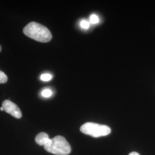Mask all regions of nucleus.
<instances>
[{
  "label": "nucleus",
  "instance_id": "obj_6",
  "mask_svg": "<svg viewBox=\"0 0 155 155\" xmlns=\"http://www.w3.org/2000/svg\"><path fill=\"white\" fill-rule=\"evenodd\" d=\"M52 92L50 89H45L41 92L42 96L45 98H49L52 95Z\"/></svg>",
  "mask_w": 155,
  "mask_h": 155
},
{
  "label": "nucleus",
  "instance_id": "obj_13",
  "mask_svg": "<svg viewBox=\"0 0 155 155\" xmlns=\"http://www.w3.org/2000/svg\"><path fill=\"white\" fill-rule=\"evenodd\" d=\"M1 50H2V48H1V46L0 45V52L1 51Z\"/></svg>",
  "mask_w": 155,
  "mask_h": 155
},
{
  "label": "nucleus",
  "instance_id": "obj_7",
  "mask_svg": "<svg viewBox=\"0 0 155 155\" xmlns=\"http://www.w3.org/2000/svg\"><path fill=\"white\" fill-rule=\"evenodd\" d=\"M8 81V77L5 74L0 70V83H5Z\"/></svg>",
  "mask_w": 155,
  "mask_h": 155
},
{
  "label": "nucleus",
  "instance_id": "obj_10",
  "mask_svg": "<svg viewBox=\"0 0 155 155\" xmlns=\"http://www.w3.org/2000/svg\"><path fill=\"white\" fill-rule=\"evenodd\" d=\"M80 24H81V26L82 28L86 29H88L89 28V27H90V23L88 21H86V20L82 21L81 22Z\"/></svg>",
  "mask_w": 155,
  "mask_h": 155
},
{
  "label": "nucleus",
  "instance_id": "obj_9",
  "mask_svg": "<svg viewBox=\"0 0 155 155\" xmlns=\"http://www.w3.org/2000/svg\"><path fill=\"white\" fill-rule=\"evenodd\" d=\"M90 21L91 23H92L93 24H97L98 22H99V18L97 15H92L90 17Z\"/></svg>",
  "mask_w": 155,
  "mask_h": 155
},
{
  "label": "nucleus",
  "instance_id": "obj_12",
  "mask_svg": "<svg viewBox=\"0 0 155 155\" xmlns=\"http://www.w3.org/2000/svg\"><path fill=\"white\" fill-rule=\"evenodd\" d=\"M0 110L4 111V108H3V107H0Z\"/></svg>",
  "mask_w": 155,
  "mask_h": 155
},
{
  "label": "nucleus",
  "instance_id": "obj_2",
  "mask_svg": "<svg viewBox=\"0 0 155 155\" xmlns=\"http://www.w3.org/2000/svg\"><path fill=\"white\" fill-rule=\"evenodd\" d=\"M45 150L56 155H67L71 151L70 144L61 136H56L44 146Z\"/></svg>",
  "mask_w": 155,
  "mask_h": 155
},
{
  "label": "nucleus",
  "instance_id": "obj_8",
  "mask_svg": "<svg viewBox=\"0 0 155 155\" xmlns=\"http://www.w3.org/2000/svg\"><path fill=\"white\" fill-rule=\"evenodd\" d=\"M52 75L50 74H45L41 75L40 79L43 81H49L51 79H52Z\"/></svg>",
  "mask_w": 155,
  "mask_h": 155
},
{
  "label": "nucleus",
  "instance_id": "obj_3",
  "mask_svg": "<svg viewBox=\"0 0 155 155\" xmlns=\"http://www.w3.org/2000/svg\"><path fill=\"white\" fill-rule=\"evenodd\" d=\"M80 130L82 133L93 137L106 136L111 133L110 128L108 126L94 122L84 124L80 128Z\"/></svg>",
  "mask_w": 155,
  "mask_h": 155
},
{
  "label": "nucleus",
  "instance_id": "obj_5",
  "mask_svg": "<svg viewBox=\"0 0 155 155\" xmlns=\"http://www.w3.org/2000/svg\"><path fill=\"white\" fill-rule=\"evenodd\" d=\"M50 139L48 134L45 132H41L39 133L35 137V141L39 145L45 146L47 144Z\"/></svg>",
  "mask_w": 155,
  "mask_h": 155
},
{
  "label": "nucleus",
  "instance_id": "obj_1",
  "mask_svg": "<svg viewBox=\"0 0 155 155\" xmlns=\"http://www.w3.org/2000/svg\"><path fill=\"white\" fill-rule=\"evenodd\" d=\"M23 32L29 38L41 43L49 42L52 39L50 30L38 22L29 23L23 29Z\"/></svg>",
  "mask_w": 155,
  "mask_h": 155
},
{
  "label": "nucleus",
  "instance_id": "obj_11",
  "mask_svg": "<svg viewBox=\"0 0 155 155\" xmlns=\"http://www.w3.org/2000/svg\"><path fill=\"white\" fill-rule=\"evenodd\" d=\"M129 155H140V154L136 152H131L130 153H129Z\"/></svg>",
  "mask_w": 155,
  "mask_h": 155
},
{
  "label": "nucleus",
  "instance_id": "obj_4",
  "mask_svg": "<svg viewBox=\"0 0 155 155\" xmlns=\"http://www.w3.org/2000/svg\"><path fill=\"white\" fill-rule=\"evenodd\" d=\"M2 107L4 111L17 119L21 118L22 113L18 106L10 100H5L2 102Z\"/></svg>",
  "mask_w": 155,
  "mask_h": 155
}]
</instances>
